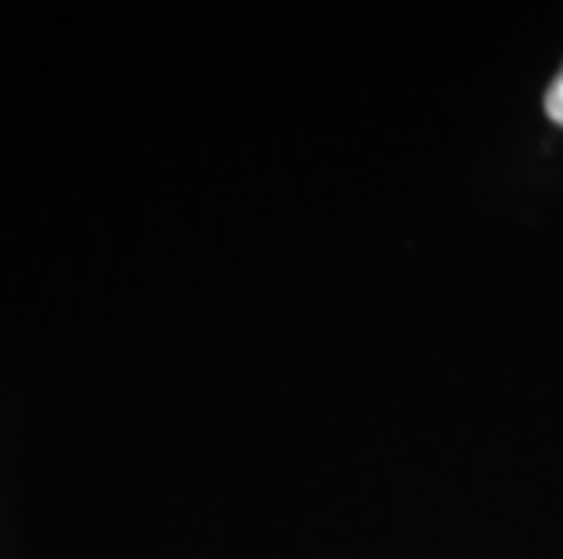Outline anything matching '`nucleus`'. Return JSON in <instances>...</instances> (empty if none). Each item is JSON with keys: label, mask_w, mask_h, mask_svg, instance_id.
Here are the masks:
<instances>
[{"label": "nucleus", "mask_w": 563, "mask_h": 559, "mask_svg": "<svg viewBox=\"0 0 563 559\" xmlns=\"http://www.w3.org/2000/svg\"><path fill=\"white\" fill-rule=\"evenodd\" d=\"M545 113L563 127V69H560V77L553 80V88H549V94H545Z\"/></svg>", "instance_id": "1"}]
</instances>
